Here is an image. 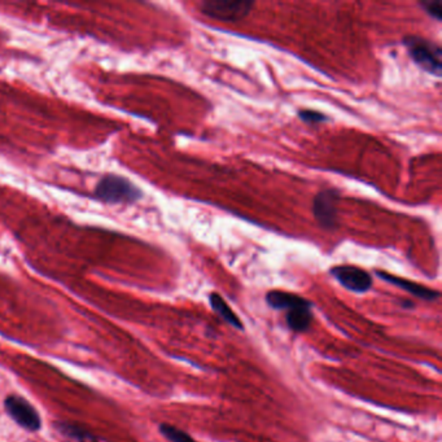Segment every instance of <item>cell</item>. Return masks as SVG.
Listing matches in <instances>:
<instances>
[{
  "instance_id": "8fae6325",
  "label": "cell",
  "mask_w": 442,
  "mask_h": 442,
  "mask_svg": "<svg viewBox=\"0 0 442 442\" xmlns=\"http://www.w3.org/2000/svg\"><path fill=\"white\" fill-rule=\"evenodd\" d=\"M209 301L212 309L219 315L222 319H225L228 325L235 327L237 330H241L243 325L240 322V319L237 318V315L232 312V309L228 306L226 301L218 295V294H210L209 296Z\"/></svg>"
},
{
  "instance_id": "7a4b0ae2",
  "label": "cell",
  "mask_w": 442,
  "mask_h": 442,
  "mask_svg": "<svg viewBox=\"0 0 442 442\" xmlns=\"http://www.w3.org/2000/svg\"><path fill=\"white\" fill-rule=\"evenodd\" d=\"M403 44L414 62L427 73L440 77L441 76V47L422 37L409 35L403 38Z\"/></svg>"
},
{
  "instance_id": "5bb4252c",
  "label": "cell",
  "mask_w": 442,
  "mask_h": 442,
  "mask_svg": "<svg viewBox=\"0 0 442 442\" xmlns=\"http://www.w3.org/2000/svg\"><path fill=\"white\" fill-rule=\"evenodd\" d=\"M420 7L433 19L442 20V0H423Z\"/></svg>"
},
{
  "instance_id": "6da1fadb",
  "label": "cell",
  "mask_w": 442,
  "mask_h": 442,
  "mask_svg": "<svg viewBox=\"0 0 442 442\" xmlns=\"http://www.w3.org/2000/svg\"><path fill=\"white\" fill-rule=\"evenodd\" d=\"M95 196L107 204H133L142 197V191L126 178L105 176L95 186Z\"/></svg>"
},
{
  "instance_id": "8992f818",
  "label": "cell",
  "mask_w": 442,
  "mask_h": 442,
  "mask_svg": "<svg viewBox=\"0 0 442 442\" xmlns=\"http://www.w3.org/2000/svg\"><path fill=\"white\" fill-rule=\"evenodd\" d=\"M331 275L344 288L355 294H366L373 287L371 275L357 266H334L331 269Z\"/></svg>"
},
{
  "instance_id": "52a82bcc",
  "label": "cell",
  "mask_w": 442,
  "mask_h": 442,
  "mask_svg": "<svg viewBox=\"0 0 442 442\" xmlns=\"http://www.w3.org/2000/svg\"><path fill=\"white\" fill-rule=\"evenodd\" d=\"M376 275L382 278L386 283H391V284L396 285L398 288H402L403 291L411 294L415 297L423 298L425 301H434V300H437L440 297V294L437 291L431 289L428 287H424L422 284H418V283L411 282V280L403 279V278H400V276L392 275V274H388L385 271H376Z\"/></svg>"
},
{
  "instance_id": "9c48e42d",
  "label": "cell",
  "mask_w": 442,
  "mask_h": 442,
  "mask_svg": "<svg viewBox=\"0 0 442 442\" xmlns=\"http://www.w3.org/2000/svg\"><path fill=\"white\" fill-rule=\"evenodd\" d=\"M55 427L65 442H98V439L92 433L77 424L59 422L55 424Z\"/></svg>"
},
{
  "instance_id": "30bf717a",
  "label": "cell",
  "mask_w": 442,
  "mask_h": 442,
  "mask_svg": "<svg viewBox=\"0 0 442 442\" xmlns=\"http://www.w3.org/2000/svg\"><path fill=\"white\" fill-rule=\"evenodd\" d=\"M287 323L295 332H305L313 321L312 307H298L287 313Z\"/></svg>"
},
{
  "instance_id": "277c9868",
  "label": "cell",
  "mask_w": 442,
  "mask_h": 442,
  "mask_svg": "<svg viewBox=\"0 0 442 442\" xmlns=\"http://www.w3.org/2000/svg\"><path fill=\"white\" fill-rule=\"evenodd\" d=\"M339 192L334 188L323 189L313 200L315 221L323 230H336L339 226Z\"/></svg>"
},
{
  "instance_id": "ba28073f",
  "label": "cell",
  "mask_w": 442,
  "mask_h": 442,
  "mask_svg": "<svg viewBox=\"0 0 442 442\" xmlns=\"http://www.w3.org/2000/svg\"><path fill=\"white\" fill-rule=\"evenodd\" d=\"M266 301L273 309L278 310H294L298 307H312V303L301 296L283 292V291H271L266 295Z\"/></svg>"
},
{
  "instance_id": "3957f363",
  "label": "cell",
  "mask_w": 442,
  "mask_h": 442,
  "mask_svg": "<svg viewBox=\"0 0 442 442\" xmlns=\"http://www.w3.org/2000/svg\"><path fill=\"white\" fill-rule=\"evenodd\" d=\"M255 7L249 0H207L200 4V12L209 19L222 22H239L244 20Z\"/></svg>"
},
{
  "instance_id": "4fadbf2b",
  "label": "cell",
  "mask_w": 442,
  "mask_h": 442,
  "mask_svg": "<svg viewBox=\"0 0 442 442\" xmlns=\"http://www.w3.org/2000/svg\"><path fill=\"white\" fill-rule=\"evenodd\" d=\"M297 114H298V118L303 122L307 124V125H312V126L313 125H319V124H323V122L328 121V117L325 114L318 112V110H313V109H303Z\"/></svg>"
},
{
  "instance_id": "5b68a950",
  "label": "cell",
  "mask_w": 442,
  "mask_h": 442,
  "mask_svg": "<svg viewBox=\"0 0 442 442\" xmlns=\"http://www.w3.org/2000/svg\"><path fill=\"white\" fill-rule=\"evenodd\" d=\"M6 411L10 418L28 432H37L42 427L40 414L20 396H8L4 401Z\"/></svg>"
},
{
  "instance_id": "7c38bea8",
  "label": "cell",
  "mask_w": 442,
  "mask_h": 442,
  "mask_svg": "<svg viewBox=\"0 0 442 442\" xmlns=\"http://www.w3.org/2000/svg\"><path fill=\"white\" fill-rule=\"evenodd\" d=\"M160 432L167 437L169 441L171 442H196L188 433L179 430L174 425L170 424H161L160 425Z\"/></svg>"
}]
</instances>
